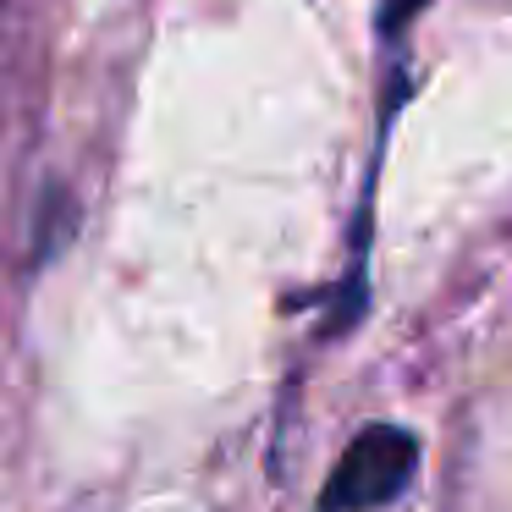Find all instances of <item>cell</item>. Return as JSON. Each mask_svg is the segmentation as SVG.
I'll use <instances>...</instances> for the list:
<instances>
[{
	"label": "cell",
	"mask_w": 512,
	"mask_h": 512,
	"mask_svg": "<svg viewBox=\"0 0 512 512\" xmlns=\"http://www.w3.org/2000/svg\"><path fill=\"white\" fill-rule=\"evenodd\" d=\"M424 6H430V0H380V28L391 34V28H402L413 12H424Z\"/></svg>",
	"instance_id": "2"
},
{
	"label": "cell",
	"mask_w": 512,
	"mask_h": 512,
	"mask_svg": "<svg viewBox=\"0 0 512 512\" xmlns=\"http://www.w3.org/2000/svg\"><path fill=\"white\" fill-rule=\"evenodd\" d=\"M413 468H419V441L397 424H369L347 441L342 463L325 479L320 512H375L408 490Z\"/></svg>",
	"instance_id": "1"
}]
</instances>
